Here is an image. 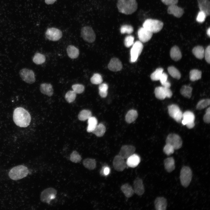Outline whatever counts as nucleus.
<instances>
[{"instance_id": "ea45409f", "label": "nucleus", "mask_w": 210, "mask_h": 210, "mask_svg": "<svg viewBox=\"0 0 210 210\" xmlns=\"http://www.w3.org/2000/svg\"><path fill=\"white\" fill-rule=\"evenodd\" d=\"M163 71V69L162 68H159L157 69L150 75L151 80L153 81L159 80Z\"/></svg>"}, {"instance_id": "de8ad7c7", "label": "nucleus", "mask_w": 210, "mask_h": 210, "mask_svg": "<svg viewBox=\"0 0 210 210\" xmlns=\"http://www.w3.org/2000/svg\"><path fill=\"white\" fill-rule=\"evenodd\" d=\"M72 88L73 90L76 94H81L83 93L85 90L84 86L80 84H75L72 85Z\"/></svg>"}, {"instance_id": "f257e3e1", "label": "nucleus", "mask_w": 210, "mask_h": 210, "mask_svg": "<svg viewBox=\"0 0 210 210\" xmlns=\"http://www.w3.org/2000/svg\"><path fill=\"white\" fill-rule=\"evenodd\" d=\"M13 118L17 125L22 127L28 126L31 121V116L29 112L22 107H18L15 109Z\"/></svg>"}, {"instance_id": "13d9d810", "label": "nucleus", "mask_w": 210, "mask_h": 210, "mask_svg": "<svg viewBox=\"0 0 210 210\" xmlns=\"http://www.w3.org/2000/svg\"><path fill=\"white\" fill-rule=\"evenodd\" d=\"M206 33L207 35L209 37L210 36V28L209 27L207 30Z\"/></svg>"}, {"instance_id": "4d7b16f0", "label": "nucleus", "mask_w": 210, "mask_h": 210, "mask_svg": "<svg viewBox=\"0 0 210 210\" xmlns=\"http://www.w3.org/2000/svg\"><path fill=\"white\" fill-rule=\"evenodd\" d=\"M57 0H45L46 3L47 4H53Z\"/></svg>"}, {"instance_id": "4c0bfd02", "label": "nucleus", "mask_w": 210, "mask_h": 210, "mask_svg": "<svg viewBox=\"0 0 210 210\" xmlns=\"http://www.w3.org/2000/svg\"><path fill=\"white\" fill-rule=\"evenodd\" d=\"M169 74L173 78L177 79L180 78L181 74L178 70L173 66H170L167 69Z\"/></svg>"}, {"instance_id": "0eeeda50", "label": "nucleus", "mask_w": 210, "mask_h": 210, "mask_svg": "<svg viewBox=\"0 0 210 210\" xmlns=\"http://www.w3.org/2000/svg\"><path fill=\"white\" fill-rule=\"evenodd\" d=\"M57 193V191L55 189L51 187L48 188L41 192V200L43 202L49 203L55 198Z\"/></svg>"}, {"instance_id": "20e7f679", "label": "nucleus", "mask_w": 210, "mask_h": 210, "mask_svg": "<svg viewBox=\"0 0 210 210\" xmlns=\"http://www.w3.org/2000/svg\"><path fill=\"white\" fill-rule=\"evenodd\" d=\"M163 23L161 21L155 19H147L143 24V27L153 33L160 32L162 29Z\"/></svg>"}, {"instance_id": "9b49d317", "label": "nucleus", "mask_w": 210, "mask_h": 210, "mask_svg": "<svg viewBox=\"0 0 210 210\" xmlns=\"http://www.w3.org/2000/svg\"><path fill=\"white\" fill-rule=\"evenodd\" d=\"M166 144L171 145L174 149H178L181 148L182 145V141L181 137L175 134H170L167 136Z\"/></svg>"}, {"instance_id": "f03ea898", "label": "nucleus", "mask_w": 210, "mask_h": 210, "mask_svg": "<svg viewBox=\"0 0 210 210\" xmlns=\"http://www.w3.org/2000/svg\"><path fill=\"white\" fill-rule=\"evenodd\" d=\"M117 6L120 12L130 15L136 11L138 4L136 0H118Z\"/></svg>"}, {"instance_id": "1a4fd4ad", "label": "nucleus", "mask_w": 210, "mask_h": 210, "mask_svg": "<svg viewBox=\"0 0 210 210\" xmlns=\"http://www.w3.org/2000/svg\"><path fill=\"white\" fill-rule=\"evenodd\" d=\"M168 111L169 116L178 123L181 122L183 113L178 106L172 104L168 106Z\"/></svg>"}, {"instance_id": "f3484780", "label": "nucleus", "mask_w": 210, "mask_h": 210, "mask_svg": "<svg viewBox=\"0 0 210 210\" xmlns=\"http://www.w3.org/2000/svg\"><path fill=\"white\" fill-rule=\"evenodd\" d=\"M135 150V148L133 146L124 145L121 147L118 155L124 159H127L134 153Z\"/></svg>"}, {"instance_id": "864d4df0", "label": "nucleus", "mask_w": 210, "mask_h": 210, "mask_svg": "<svg viewBox=\"0 0 210 210\" xmlns=\"http://www.w3.org/2000/svg\"><path fill=\"white\" fill-rule=\"evenodd\" d=\"M162 2L166 5L170 6L176 5L178 1V0H161Z\"/></svg>"}, {"instance_id": "39448f33", "label": "nucleus", "mask_w": 210, "mask_h": 210, "mask_svg": "<svg viewBox=\"0 0 210 210\" xmlns=\"http://www.w3.org/2000/svg\"><path fill=\"white\" fill-rule=\"evenodd\" d=\"M192 172L190 168L188 166H183L180 173V179L181 185L185 188L189 185L192 179Z\"/></svg>"}, {"instance_id": "393cba45", "label": "nucleus", "mask_w": 210, "mask_h": 210, "mask_svg": "<svg viewBox=\"0 0 210 210\" xmlns=\"http://www.w3.org/2000/svg\"><path fill=\"white\" fill-rule=\"evenodd\" d=\"M165 169L168 172L170 173L175 169V162L174 158L169 157L165 159L164 161Z\"/></svg>"}, {"instance_id": "aec40b11", "label": "nucleus", "mask_w": 210, "mask_h": 210, "mask_svg": "<svg viewBox=\"0 0 210 210\" xmlns=\"http://www.w3.org/2000/svg\"><path fill=\"white\" fill-rule=\"evenodd\" d=\"M182 120L181 122L183 125L194 123L195 116L193 112L190 111H186L183 113Z\"/></svg>"}, {"instance_id": "c9c22d12", "label": "nucleus", "mask_w": 210, "mask_h": 210, "mask_svg": "<svg viewBox=\"0 0 210 210\" xmlns=\"http://www.w3.org/2000/svg\"><path fill=\"white\" fill-rule=\"evenodd\" d=\"M202 72L196 69L191 70L190 72V79L191 81H195L201 78Z\"/></svg>"}, {"instance_id": "6e6552de", "label": "nucleus", "mask_w": 210, "mask_h": 210, "mask_svg": "<svg viewBox=\"0 0 210 210\" xmlns=\"http://www.w3.org/2000/svg\"><path fill=\"white\" fill-rule=\"evenodd\" d=\"M81 35L84 41L90 43L93 42L95 39V33L92 28L90 26L83 27L81 29Z\"/></svg>"}, {"instance_id": "ddd939ff", "label": "nucleus", "mask_w": 210, "mask_h": 210, "mask_svg": "<svg viewBox=\"0 0 210 210\" xmlns=\"http://www.w3.org/2000/svg\"><path fill=\"white\" fill-rule=\"evenodd\" d=\"M45 35L48 39L53 41L59 40L62 36L61 31L55 27L48 28L46 32Z\"/></svg>"}, {"instance_id": "b1692460", "label": "nucleus", "mask_w": 210, "mask_h": 210, "mask_svg": "<svg viewBox=\"0 0 210 210\" xmlns=\"http://www.w3.org/2000/svg\"><path fill=\"white\" fill-rule=\"evenodd\" d=\"M41 92L43 94L50 97L53 94V90L52 85L50 83H42L40 86Z\"/></svg>"}, {"instance_id": "c85d7f7f", "label": "nucleus", "mask_w": 210, "mask_h": 210, "mask_svg": "<svg viewBox=\"0 0 210 210\" xmlns=\"http://www.w3.org/2000/svg\"><path fill=\"white\" fill-rule=\"evenodd\" d=\"M83 164L85 168L90 170H92L95 168L97 162L94 159L87 158L83 160Z\"/></svg>"}, {"instance_id": "6e6d98bb", "label": "nucleus", "mask_w": 210, "mask_h": 210, "mask_svg": "<svg viewBox=\"0 0 210 210\" xmlns=\"http://www.w3.org/2000/svg\"><path fill=\"white\" fill-rule=\"evenodd\" d=\"M102 172L105 175H108L110 172V169L108 167H105L103 169H102Z\"/></svg>"}, {"instance_id": "58836bf2", "label": "nucleus", "mask_w": 210, "mask_h": 210, "mask_svg": "<svg viewBox=\"0 0 210 210\" xmlns=\"http://www.w3.org/2000/svg\"><path fill=\"white\" fill-rule=\"evenodd\" d=\"M168 76L167 74L163 72L159 80H160L162 86L169 88L171 86L170 83L167 80Z\"/></svg>"}, {"instance_id": "4468645a", "label": "nucleus", "mask_w": 210, "mask_h": 210, "mask_svg": "<svg viewBox=\"0 0 210 210\" xmlns=\"http://www.w3.org/2000/svg\"><path fill=\"white\" fill-rule=\"evenodd\" d=\"M113 165L115 170L118 172H122L126 168L127 164L124 159L118 154L114 157Z\"/></svg>"}, {"instance_id": "9d476101", "label": "nucleus", "mask_w": 210, "mask_h": 210, "mask_svg": "<svg viewBox=\"0 0 210 210\" xmlns=\"http://www.w3.org/2000/svg\"><path fill=\"white\" fill-rule=\"evenodd\" d=\"M143 48V45L140 41H136L132 45L130 50V61L134 62L136 61Z\"/></svg>"}, {"instance_id": "5fc2aeb1", "label": "nucleus", "mask_w": 210, "mask_h": 210, "mask_svg": "<svg viewBox=\"0 0 210 210\" xmlns=\"http://www.w3.org/2000/svg\"><path fill=\"white\" fill-rule=\"evenodd\" d=\"M203 120L204 122L209 123L210 122V112H206L203 117Z\"/></svg>"}, {"instance_id": "423d86ee", "label": "nucleus", "mask_w": 210, "mask_h": 210, "mask_svg": "<svg viewBox=\"0 0 210 210\" xmlns=\"http://www.w3.org/2000/svg\"><path fill=\"white\" fill-rule=\"evenodd\" d=\"M19 74L20 78L25 83L31 84L35 82V74L32 70L26 68H23L20 71Z\"/></svg>"}, {"instance_id": "bb28decb", "label": "nucleus", "mask_w": 210, "mask_h": 210, "mask_svg": "<svg viewBox=\"0 0 210 210\" xmlns=\"http://www.w3.org/2000/svg\"><path fill=\"white\" fill-rule=\"evenodd\" d=\"M67 52L68 56L71 59L77 58L79 54L78 49L73 45H69L67 48Z\"/></svg>"}, {"instance_id": "a18cd8bd", "label": "nucleus", "mask_w": 210, "mask_h": 210, "mask_svg": "<svg viewBox=\"0 0 210 210\" xmlns=\"http://www.w3.org/2000/svg\"><path fill=\"white\" fill-rule=\"evenodd\" d=\"M91 83L94 84H101L103 80L101 76L98 73H95L93 74L90 78Z\"/></svg>"}, {"instance_id": "5701e85b", "label": "nucleus", "mask_w": 210, "mask_h": 210, "mask_svg": "<svg viewBox=\"0 0 210 210\" xmlns=\"http://www.w3.org/2000/svg\"><path fill=\"white\" fill-rule=\"evenodd\" d=\"M200 11L204 12L206 16L210 14V3L209 0H197Z\"/></svg>"}, {"instance_id": "412c9836", "label": "nucleus", "mask_w": 210, "mask_h": 210, "mask_svg": "<svg viewBox=\"0 0 210 210\" xmlns=\"http://www.w3.org/2000/svg\"><path fill=\"white\" fill-rule=\"evenodd\" d=\"M155 208L157 210H165L167 206L166 199L163 197H158L154 201Z\"/></svg>"}, {"instance_id": "2f4dec72", "label": "nucleus", "mask_w": 210, "mask_h": 210, "mask_svg": "<svg viewBox=\"0 0 210 210\" xmlns=\"http://www.w3.org/2000/svg\"><path fill=\"white\" fill-rule=\"evenodd\" d=\"M88 126L87 131L89 132H92L97 125V120L96 118L91 117L88 119Z\"/></svg>"}, {"instance_id": "f8f14e48", "label": "nucleus", "mask_w": 210, "mask_h": 210, "mask_svg": "<svg viewBox=\"0 0 210 210\" xmlns=\"http://www.w3.org/2000/svg\"><path fill=\"white\" fill-rule=\"evenodd\" d=\"M154 93L155 97L160 100H163L166 97L171 98L172 95V93L169 88L163 86H160L156 88Z\"/></svg>"}, {"instance_id": "79ce46f5", "label": "nucleus", "mask_w": 210, "mask_h": 210, "mask_svg": "<svg viewBox=\"0 0 210 210\" xmlns=\"http://www.w3.org/2000/svg\"><path fill=\"white\" fill-rule=\"evenodd\" d=\"M76 93L73 90L68 91L65 94V99L69 103L73 102L76 99Z\"/></svg>"}, {"instance_id": "4be33fe9", "label": "nucleus", "mask_w": 210, "mask_h": 210, "mask_svg": "<svg viewBox=\"0 0 210 210\" xmlns=\"http://www.w3.org/2000/svg\"><path fill=\"white\" fill-rule=\"evenodd\" d=\"M140 161V157L137 154L134 153L127 159L126 163L129 167L134 168L138 165Z\"/></svg>"}, {"instance_id": "f704fd0d", "label": "nucleus", "mask_w": 210, "mask_h": 210, "mask_svg": "<svg viewBox=\"0 0 210 210\" xmlns=\"http://www.w3.org/2000/svg\"><path fill=\"white\" fill-rule=\"evenodd\" d=\"M45 56L39 53H37L34 55L33 58V62L36 64H41L46 61Z\"/></svg>"}, {"instance_id": "cd10ccee", "label": "nucleus", "mask_w": 210, "mask_h": 210, "mask_svg": "<svg viewBox=\"0 0 210 210\" xmlns=\"http://www.w3.org/2000/svg\"><path fill=\"white\" fill-rule=\"evenodd\" d=\"M170 55L171 58L175 61L179 60L182 57L181 52L178 47L176 46H174L171 49Z\"/></svg>"}, {"instance_id": "8fccbe9b", "label": "nucleus", "mask_w": 210, "mask_h": 210, "mask_svg": "<svg viewBox=\"0 0 210 210\" xmlns=\"http://www.w3.org/2000/svg\"><path fill=\"white\" fill-rule=\"evenodd\" d=\"M134 37L132 35L126 36L124 40V44L127 47H129L133 45L134 43Z\"/></svg>"}, {"instance_id": "473e14b6", "label": "nucleus", "mask_w": 210, "mask_h": 210, "mask_svg": "<svg viewBox=\"0 0 210 210\" xmlns=\"http://www.w3.org/2000/svg\"><path fill=\"white\" fill-rule=\"evenodd\" d=\"M106 131V128L104 125L100 123L97 125L92 132L98 137L102 136Z\"/></svg>"}, {"instance_id": "7ed1b4c3", "label": "nucleus", "mask_w": 210, "mask_h": 210, "mask_svg": "<svg viewBox=\"0 0 210 210\" xmlns=\"http://www.w3.org/2000/svg\"><path fill=\"white\" fill-rule=\"evenodd\" d=\"M29 172V171L27 167L20 165L12 168L10 170L8 175L11 179L17 180L26 177Z\"/></svg>"}, {"instance_id": "603ef678", "label": "nucleus", "mask_w": 210, "mask_h": 210, "mask_svg": "<svg viewBox=\"0 0 210 210\" xmlns=\"http://www.w3.org/2000/svg\"><path fill=\"white\" fill-rule=\"evenodd\" d=\"M204 56L206 62L209 64L210 62V46H208L204 50Z\"/></svg>"}, {"instance_id": "37998d69", "label": "nucleus", "mask_w": 210, "mask_h": 210, "mask_svg": "<svg viewBox=\"0 0 210 210\" xmlns=\"http://www.w3.org/2000/svg\"><path fill=\"white\" fill-rule=\"evenodd\" d=\"M210 104L209 99H202L198 102L196 106V108L198 110H201L207 107Z\"/></svg>"}, {"instance_id": "e433bc0d", "label": "nucleus", "mask_w": 210, "mask_h": 210, "mask_svg": "<svg viewBox=\"0 0 210 210\" xmlns=\"http://www.w3.org/2000/svg\"><path fill=\"white\" fill-rule=\"evenodd\" d=\"M92 116L91 112L89 110H83L81 111L78 115V119L81 121L88 120Z\"/></svg>"}, {"instance_id": "a211bd4d", "label": "nucleus", "mask_w": 210, "mask_h": 210, "mask_svg": "<svg viewBox=\"0 0 210 210\" xmlns=\"http://www.w3.org/2000/svg\"><path fill=\"white\" fill-rule=\"evenodd\" d=\"M122 64L119 59L113 58L111 60L108 65V68L111 71H120L122 68Z\"/></svg>"}, {"instance_id": "7c9ffc66", "label": "nucleus", "mask_w": 210, "mask_h": 210, "mask_svg": "<svg viewBox=\"0 0 210 210\" xmlns=\"http://www.w3.org/2000/svg\"><path fill=\"white\" fill-rule=\"evenodd\" d=\"M192 52L195 56L198 59H202L204 57V50L201 46H197L195 47L192 50Z\"/></svg>"}, {"instance_id": "6ab92c4d", "label": "nucleus", "mask_w": 210, "mask_h": 210, "mask_svg": "<svg viewBox=\"0 0 210 210\" xmlns=\"http://www.w3.org/2000/svg\"><path fill=\"white\" fill-rule=\"evenodd\" d=\"M167 12L175 17L179 18L181 17L184 13L183 9L176 5L169 6L167 9Z\"/></svg>"}, {"instance_id": "dca6fc26", "label": "nucleus", "mask_w": 210, "mask_h": 210, "mask_svg": "<svg viewBox=\"0 0 210 210\" xmlns=\"http://www.w3.org/2000/svg\"><path fill=\"white\" fill-rule=\"evenodd\" d=\"M138 38L141 42L145 43L151 38L153 33L144 27L140 28L138 31Z\"/></svg>"}, {"instance_id": "a19ab883", "label": "nucleus", "mask_w": 210, "mask_h": 210, "mask_svg": "<svg viewBox=\"0 0 210 210\" xmlns=\"http://www.w3.org/2000/svg\"><path fill=\"white\" fill-rule=\"evenodd\" d=\"M108 85L106 83H101L99 86V93L102 97L104 98L106 97L107 94Z\"/></svg>"}, {"instance_id": "3c124183", "label": "nucleus", "mask_w": 210, "mask_h": 210, "mask_svg": "<svg viewBox=\"0 0 210 210\" xmlns=\"http://www.w3.org/2000/svg\"><path fill=\"white\" fill-rule=\"evenodd\" d=\"M206 16V14L204 12L200 11L197 16L196 20L199 22H202L204 21Z\"/></svg>"}, {"instance_id": "72a5a7b5", "label": "nucleus", "mask_w": 210, "mask_h": 210, "mask_svg": "<svg viewBox=\"0 0 210 210\" xmlns=\"http://www.w3.org/2000/svg\"><path fill=\"white\" fill-rule=\"evenodd\" d=\"M192 88L191 87L184 85L182 86L180 90L181 94L184 97L190 98L192 95Z\"/></svg>"}, {"instance_id": "2eb2a0df", "label": "nucleus", "mask_w": 210, "mask_h": 210, "mask_svg": "<svg viewBox=\"0 0 210 210\" xmlns=\"http://www.w3.org/2000/svg\"><path fill=\"white\" fill-rule=\"evenodd\" d=\"M134 193L138 196H141L144 193L145 188L142 180L139 177L136 178L133 183Z\"/></svg>"}, {"instance_id": "09e8293b", "label": "nucleus", "mask_w": 210, "mask_h": 210, "mask_svg": "<svg viewBox=\"0 0 210 210\" xmlns=\"http://www.w3.org/2000/svg\"><path fill=\"white\" fill-rule=\"evenodd\" d=\"M174 147L171 145L166 144L163 148V150L166 155H169L174 153Z\"/></svg>"}, {"instance_id": "c03bdc74", "label": "nucleus", "mask_w": 210, "mask_h": 210, "mask_svg": "<svg viewBox=\"0 0 210 210\" xmlns=\"http://www.w3.org/2000/svg\"><path fill=\"white\" fill-rule=\"evenodd\" d=\"M82 158L78 153L76 151H73L70 155V160L72 162L78 163L80 162Z\"/></svg>"}, {"instance_id": "a878e982", "label": "nucleus", "mask_w": 210, "mask_h": 210, "mask_svg": "<svg viewBox=\"0 0 210 210\" xmlns=\"http://www.w3.org/2000/svg\"><path fill=\"white\" fill-rule=\"evenodd\" d=\"M120 189L125 196L127 198L132 197L134 193L133 188L128 183L122 185Z\"/></svg>"}, {"instance_id": "49530a36", "label": "nucleus", "mask_w": 210, "mask_h": 210, "mask_svg": "<svg viewBox=\"0 0 210 210\" xmlns=\"http://www.w3.org/2000/svg\"><path fill=\"white\" fill-rule=\"evenodd\" d=\"M133 31V28L130 25L124 24L121 26L120 28V32L121 34L127 33L130 34Z\"/></svg>"}, {"instance_id": "c756f323", "label": "nucleus", "mask_w": 210, "mask_h": 210, "mask_svg": "<svg viewBox=\"0 0 210 210\" xmlns=\"http://www.w3.org/2000/svg\"><path fill=\"white\" fill-rule=\"evenodd\" d=\"M138 116L137 111L134 110L129 111L125 116V120L128 123H131L134 121Z\"/></svg>"}]
</instances>
